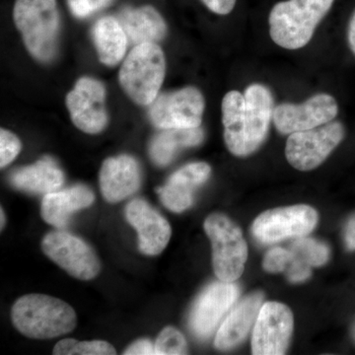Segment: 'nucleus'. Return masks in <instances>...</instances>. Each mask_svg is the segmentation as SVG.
<instances>
[{"mask_svg":"<svg viewBox=\"0 0 355 355\" xmlns=\"http://www.w3.org/2000/svg\"><path fill=\"white\" fill-rule=\"evenodd\" d=\"M203 227L211 242L216 277L227 282L240 279L248 260V245L241 228L222 214H210Z\"/></svg>","mask_w":355,"mask_h":355,"instance_id":"39448f33","label":"nucleus"},{"mask_svg":"<svg viewBox=\"0 0 355 355\" xmlns=\"http://www.w3.org/2000/svg\"><path fill=\"white\" fill-rule=\"evenodd\" d=\"M21 141L14 133L1 128L0 130V167L10 164L19 154Z\"/></svg>","mask_w":355,"mask_h":355,"instance_id":"c85d7f7f","label":"nucleus"},{"mask_svg":"<svg viewBox=\"0 0 355 355\" xmlns=\"http://www.w3.org/2000/svg\"><path fill=\"white\" fill-rule=\"evenodd\" d=\"M92 37L102 64L114 67L125 57L128 39L116 18L105 16L98 20Z\"/></svg>","mask_w":355,"mask_h":355,"instance_id":"b1692460","label":"nucleus"},{"mask_svg":"<svg viewBox=\"0 0 355 355\" xmlns=\"http://www.w3.org/2000/svg\"><path fill=\"white\" fill-rule=\"evenodd\" d=\"M221 111L228 150L237 157H245V96L239 91H230L222 100Z\"/></svg>","mask_w":355,"mask_h":355,"instance_id":"4be33fe9","label":"nucleus"},{"mask_svg":"<svg viewBox=\"0 0 355 355\" xmlns=\"http://www.w3.org/2000/svg\"><path fill=\"white\" fill-rule=\"evenodd\" d=\"M205 108L202 92L196 87H186L159 94L150 105L149 118L160 130L200 128Z\"/></svg>","mask_w":355,"mask_h":355,"instance_id":"6e6552de","label":"nucleus"},{"mask_svg":"<svg viewBox=\"0 0 355 355\" xmlns=\"http://www.w3.org/2000/svg\"><path fill=\"white\" fill-rule=\"evenodd\" d=\"M14 327L23 335L49 340L76 329V311L64 301L44 294L22 296L11 309Z\"/></svg>","mask_w":355,"mask_h":355,"instance_id":"f257e3e1","label":"nucleus"},{"mask_svg":"<svg viewBox=\"0 0 355 355\" xmlns=\"http://www.w3.org/2000/svg\"><path fill=\"white\" fill-rule=\"evenodd\" d=\"M106 89L102 83L91 77L78 79L74 88L67 96V107L72 123L83 132L95 135L101 132L108 116L105 109Z\"/></svg>","mask_w":355,"mask_h":355,"instance_id":"ddd939ff","label":"nucleus"},{"mask_svg":"<svg viewBox=\"0 0 355 355\" xmlns=\"http://www.w3.org/2000/svg\"><path fill=\"white\" fill-rule=\"evenodd\" d=\"M263 301V292H253L231 309L217 331L214 340L217 349L229 350L242 343L254 329Z\"/></svg>","mask_w":355,"mask_h":355,"instance_id":"f3484780","label":"nucleus"},{"mask_svg":"<svg viewBox=\"0 0 355 355\" xmlns=\"http://www.w3.org/2000/svg\"><path fill=\"white\" fill-rule=\"evenodd\" d=\"M347 43H349L350 51L355 55V10L347 26Z\"/></svg>","mask_w":355,"mask_h":355,"instance_id":"72a5a7b5","label":"nucleus"},{"mask_svg":"<svg viewBox=\"0 0 355 355\" xmlns=\"http://www.w3.org/2000/svg\"><path fill=\"white\" fill-rule=\"evenodd\" d=\"M345 135V127L340 121L291 133L286 141L287 161L299 171L316 169L343 141Z\"/></svg>","mask_w":355,"mask_h":355,"instance_id":"423d86ee","label":"nucleus"},{"mask_svg":"<svg viewBox=\"0 0 355 355\" xmlns=\"http://www.w3.org/2000/svg\"><path fill=\"white\" fill-rule=\"evenodd\" d=\"M245 157L256 153L268 137L273 119V97L263 84H252L245 91Z\"/></svg>","mask_w":355,"mask_h":355,"instance_id":"2eb2a0df","label":"nucleus"},{"mask_svg":"<svg viewBox=\"0 0 355 355\" xmlns=\"http://www.w3.org/2000/svg\"><path fill=\"white\" fill-rule=\"evenodd\" d=\"M156 355H181L188 354V345L183 334L174 327H166L159 334L155 343Z\"/></svg>","mask_w":355,"mask_h":355,"instance_id":"bb28decb","label":"nucleus"},{"mask_svg":"<svg viewBox=\"0 0 355 355\" xmlns=\"http://www.w3.org/2000/svg\"><path fill=\"white\" fill-rule=\"evenodd\" d=\"M94 200V193L85 184L46 193L42 202V218L55 227L64 228L74 212L90 207Z\"/></svg>","mask_w":355,"mask_h":355,"instance_id":"6ab92c4d","label":"nucleus"},{"mask_svg":"<svg viewBox=\"0 0 355 355\" xmlns=\"http://www.w3.org/2000/svg\"><path fill=\"white\" fill-rule=\"evenodd\" d=\"M338 113L335 98L327 93H319L302 104L284 103L275 107L272 121L280 133L291 135L331 123Z\"/></svg>","mask_w":355,"mask_h":355,"instance_id":"9b49d317","label":"nucleus"},{"mask_svg":"<svg viewBox=\"0 0 355 355\" xmlns=\"http://www.w3.org/2000/svg\"><path fill=\"white\" fill-rule=\"evenodd\" d=\"M10 181L18 190L46 195L64 184V175L53 159L44 157L35 164L16 170Z\"/></svg>","mask_w":355,"mask_h":355,"instance_id":"412c9836","label":"nucleus"},{"mask_svg":"<svg viewBox=\"0 0 355 355\" xmlns=\"http://www.w3.org/2000/svg\"><path fill=\"white\" fill-rule=\"evenodd\" d=\"M203 4L219 15H227L234 9L236 0H202Z\"/></svg>","mask_w":355,"mask_h":355,"instance_id":"7c9ffc66","label":"nucleus"},{"mask_svg":"<svg viewBox=\"0 0 355 355\" xmlns=\"http://www.w3.org/2000/svg\"><path fill=\"white\" fill-rule=\"evenodd\" d=\"M319 221L316 209L309 205L266 210L254 219L252 232L263 244H273L288 238L305 237L312 232Z\"/></svg>","mask_w":355,"mask_h":355,"instance_id":"0eeeda50","label":"nucleus"},{"mask_svg":"<svg viewBox=\"0 0 355 355\" xmlns=\"http://www.w3.org/2000/svg\"><path fill=\"white\" fill-rule=\"evenodd\" d=\"M240 295V288L234 282H212L200 294L189 317L191 333L198 338H209L222 318L232 309Z\"/></svg>","mask_w":355,"mask_h":355,"instance_id":"f8f14e48","label":"nucleus"},{"mask_svg":"<svg viewBox=\"0 0 355 355\" xmlns=\"http://www.w3.org/2000/svg\"><path fill=\"white\" fill-rule=\"evenodd\" d=\"M164 53L156 43L135 46L120 70V83L125 94L140 106H150L165 78Z\"/></svg>","mask_w":355,"mask_h":355,"instance_id":"20e7f679","label":"nucleus"},{"mask_svg":"<svg viewBox=\"0 0 355 355\" xmlns=\"http://www.w3.org/2000/svg\"><path fill=\"white\" fill-rule=\"evenodd\" d=\"M291 310L279 302H266L261 307L252 336V352L256 355L284 354L293 333Z\"/></svg>","mask_w":355,"mask_h":355,"instance_id":"9d476101","label":"nucleus"},{"mask_svg":"<svg viewBox=\"0 0 355 355\" xmlns=\"http://www.w3.org/2000/svg\"><path fill=\"white\" fill-rule=\"evenodd\" d=\"M203 137L205 132L200 127L162 130L153 137L149 154L156 165L166 166L172 162L182 149L202 144Z\"/></svg>","mask_w":355,"mask_h":355,"instance_id":"5701e85b","label":"nucleus"},{"mask_svg":"<svg viewBox=\"0 0 355 355\" xmlns=\"http://www.w3.org/2000/svg\"><path fill=\"white\" fill-rule=\"evenodd\" d=\"M289 250L293 254V261L309 268L326 265L330 259L331 252L328 245L311 238H297L292 243Z\"/></svg>","mask_w":355,"mask_h":355,"instance_id":"393cba45","label":"nucleus"},{"mask_svg":"<svg viewBox=\"0 0 355 355\" xmlns=\"http://www.w3.org/2000/svg\"><path fill=\"white\" fill-rule=\"evenodd\" d=\"M125 355H150L155 354V347L151 340L142 338L130 345L123 352Z\"/></svg>","mask_w":355,"mask_h":355,"instance_id":"2f4dec72","label":"nucleus"},{"mask_svg":"<svg viewBox=\"0 0 355 355\" xmlns=\"http://www.w3.org/2000/svg\"><path fill=\"white\" fill-rule=\"evenodd\" d=\"M55 355H113L116 352L111 343L104 340L79 342L73 338H64L53 347Z\"/></svg>","mask_w":355,"mask_h":355,"instance_id":"a878e982","label":"nucleus"},{"mask_svg":"<svg viewBox=\"0 0 355 355\" xmlns=\"http://www.w3.org/2000/svg\"><path fill=\"white\" fill-rule=\"evenodd\" d=\"M335 0H287L275 4L268 16L270 38L286 50L309 44L318 25Z\"/></svg>","mask_w":355,"mask_h":355,"instance_id":"f03ea898","label":"nucleus"},{"mask_svg":"<svg viewBox=\"0 0 355 355\" xmlns=\"http://www.w3.org/2000/svg\"><path fill=\"white\" fill-rule=\"evenodd\" d=\"M128 41L137 46L144 43H157L167 35V24L161 14L150 6L133 8L127 7L118 14Z\"/></svg>","mask_w":355,"mask_h":355,"instance_id":"aec40b11","label":"nucleus"},{"mask_svg":"<svg viewBox=\"0 0 355 355\" xmlns=\"http://www.w3.org/2000/svg\"><path fill=\"white\" fill-rule=\"evenodd\" d=\"M343 240L347 251H355V214L347 220L343 230Z\"/></svg>","mask_w":355,"mask_h":355,"instance_id":"473e14b6","label":"nucleus"},{"mask_svg":"<svg viewBox=\"0 0 355 355\" xmlns=\"http://www.w3.org/2000/svg\"><path fill=\"white\" fill-rule=\"evenodd\" d=\"M211 168L205 162L190 163L178 170L167 183L156 189L161 202L174 212H182L191 207L193 193L209 180Z\"/></svg>","mask_w":355,"mask_h":355,"instance_id":"dca6fc26","label":"nucleus"},{"mask_svg":"<svg viewBox=\"0 0 355 355\" xmlns=\"http://www.w3.org/2000/svg\"><path fill=\"white\" fill-rule=\"evenodd\" d=\"M292 260H293V254L291 250L279 247L273 248L266 252L263 261V268L266 272L270 273L286 272Z\"/></svg>","mask_w":355,"mask_h":355,"instance_id":"cd10ccee","label":"nucleus"},{"mask_svg":"<svg viewBox=\"0 0 355 355\" xmlns=\"http://www.w3.org/2000/svg\"><path fill=\"white\" fill-rule=\"evenodd\" d=\"M125 216L137 231L139 250L147 256L162 253L172 235L169 222L144 200H133L127 205Z\"/></svg>","mask_w":355,"mask_h":355,"instance_id":"4468645a","label":"nucleus"},{"mask_svg":"<svg viewBox=\"0 0 355 355\" xmlns=\"http://www.w3.org/2000/svg\"><path fill=\"white\" fill-rule=\"evenodd\" d=\"M13 19L33 58L41 62L55 58L60 28L57 0H16Z\"/></svg>","mask_w":355,"mask_h":355,"instance_id":"7ed1b4c3","label":"nucleus"},{"mask_svg":"<svg viewBox=\"0 0 355 355\" xmlns=\"http://www.w3.org/2000/svg\"><path fill=\"white\" fill-rule=\"evenodd\" d=\"M0 214H1V224H0V225H1V229L3 228V226H4V224H6V216H4V212H3V209H1V210H0Z\"/></svg>","mask_w":355,"mask_h":355,"instance_id":"f704fd0d","label":"nucleus"},{"mask_svg":"<svg viewBox=\"0 0 355 355\" xmlns=\"http://www.w3.org/2000/svg\"><path fill=\"white\" fill-rule=\"evenodd\" d=\"M42 249L53 263L77 279L91 280L100 272V261L94 250L70 233H49L42 241Z\"/></svg>","mask_w":355,"mask_h":355,"instance_id":"1a4fd4ad","label":"nucleus"},{"mask_svg":"<svg viewBox=\"0 0 355 355\" xmlns=\"http://www.w3.org/2000/svg\"><path fill=\"white\" fill-rule=\"evenodd\" d=\"M354 336H355V329H354Z\"/></svg>","mask_w":355,"mask_h":355,"instance_id":"c9c22d12","label":"nucleus"},{"mask_svg":"<svg viewBox=\"0 0 355 355\" xmlns=\"http://www.w3.org/2000/svg\"><path fill=\"white\" fill-rule=\"evenodd\" d=\"M113 0H67L70 12L77 18H87L108 6Z\"/></svg>","mask_w":355,"mask_h":355,"instance_id":"c756f323","label":"nucleus"},{"mask_svg":"<svg viewBox=\"0 0 355 355\" xmlns=\"http://www.w3.org/2000/svg\"><path fill=\"white\" fill-rule=\"evenodd\" d=\"M140 180L139 166L132 156L106 159L100 171L103 197L109 202H121L139 190Z\"/></svg>","mask_w":355,"mask_h":355,"instance_id":"a211bd4d","label":"nucleus"}]
</instances>
